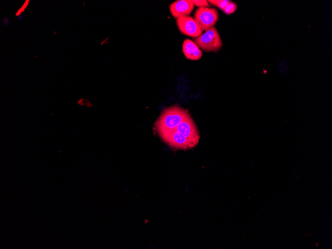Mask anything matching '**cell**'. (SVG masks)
Listing matches in <instances>:
<instances>
[{
  "instance_id": "6da1fadb",
  "label": "cell",
  "mask_w": 332,
  "mask_h": 249,
  "mask_svg": "<svg viewBox=\"0 0 332 249\" xmlns=\"http://www.w3.org/2000/svg\"><path fill=\"white\" fill-rule=\"evenodd\" d=\"M190 116L187 109L178 105L165 108L155 123L159 136L173 131L183 120Z\"/></svg>"
},
{
  "instance_id": "7a4b0ae2",
  "label": "cell",
  "mask_w": 332,
  "mask_h": 249,
  "mask_svg": "<svg viewBox=\"0 0 332 249\" xmlns=\"http://www.w3.org/2000/svg\"><path fill=\"white\" fill-rule=\"evenodd\" d=\"M193 40L199 48L206 52H217L223 45L219 34L214 26Z\"/></svg>"
},
{
  "instance_id": "3957f363",
  "label": "cell",
  "mask_w": 332,
  "mask_h": 249,
  "mask_svg": "<svg viewBox=\"0 0 332 249\" xmlns=\"http://www.w3.org/2000/svg\"><path fill=\"white\" fill-rule=\"evenodd\" d=\"M194 19L203 31H206L218 21V12L215 8L200 7L196 10Z\"/></svg>"
},
{
  "instance_id": "277c9868",
  "label": "cell",
  "mask_w": 332,
  "mask_h": 249,
  "mask_svg": "<svg viewBox=\"0 0 332 249\" xmlns=\"http://www.w3.org/2000/svg\"><path fill=\"white\" fill-rule=\"evenodd\" d=\"M167 144L176 149H187L195 145L180 133L172 131L160 136Z\"/></svg>"
},
{
  "instance_id": "5b68a950",
  "label": "cell",
  "mask_w": 332,
  "mask_h": 249,
  "mask_svg": "<svg viewBox=\"0 0 332 249\" xmlns=\"http://www.w3.org/2000/svg\"><path fill=\"white\" fill-rule=\"evenodd\" d=\"M173 131L180 133L195 146L198 143L199 140L198 131L190 115L183 120Z\"/></svg>"
},
{
  "instance_id": "8992f818",
  "label": "cell",
  "mask_w": 332,
  "mask_h": 249,
  "mask_svg": "<svg viewBox=\"0 0 332 249\" xmlns=\"http://www.w3.org/2000/svg\"><path fill=\"white\" fill-rule=\"evenodd\" d=\"M176 24L180 32L188 36L197 37L201 35L203 32L194 19L190 16L177 18Z\"/></svg>"
},
{
  "instance_id": "52a82bcc",
  "label": "cell",
  "mask_w": 332,
  "mask_h": 249,
  "mask_svg": "<svg viewBox=\"0 0 332 249\" xmlns=\"http://www.w3.org/2000/svg\"><path fill=\"white\" fill-rule=\"evenodd\" d=\"M194 7L193 0H176L169 5L170 11L172 15L176 18L189 16Z\"/></svg>"
},
{
  "instance_id": "ba28073f",
  "label": "cell",
  "mask_w": 332,
  "mask_h": 249,
  "mask_svg": "<svg viewBox=\"0 0 332 249\" xmlns=\"http://www.w3.org/2000/svg\"><path fill=\"white\" fill-rule=\"evenodd\" d=\"M182 52L185 57L191 60H198L202 56V51L195 43L189 39H186L182 44Z\"/></svg>"
},
{
  "instance_id": "9c48e42d",
  "label": "cell",
  "mask_w": 332,
  "mask_h": 249,
  "mask_svg": "<svg viewBox=\"0 0 332 249\" xmlns=\"http://www.w3.org/2000/svg\"><path fill=\"white\" fill-rule=\"evenodd\" d=\"M230 0H209L208 1L211 4L217 6L223 10Z\"/></svg>"
},
{
  "instance_id": "30bf717a",
  "label": "cell",
  "mask_w": 332,
  "mask_h": 249,
  "mask_svg": "<svg viewBox=\"0 0 332 249\" xmlns=\"http://www.w3.org/2000/svg\"><path fill=\"white\" fill-rule=\"evenodd\" d=\"M237 8V4L235 2L230 1L223 11L225 14L229 15L233 13Z\"/></svg>"
},
{
  "instance_id": "8fae6325",
  "label": "cell",
  "mask_w": 332,
  "mask_h": 249,
  "mask_svg": "<svg viewBox=\"0 0 332 249\" xmlns=\"http://www.w3.org/2000/svg\"><path fill=\"white\" fill-rule=\"evenodd\" d=\"M194 5L200 7H207L209 6V4L207 0H193Z\"/></svg>"
},
{
  "instance_id": "7c38bea8",
  "label": "cell",
  "mask_w": 332,
  "mask_h": 249,
  "mask_svg": "<svg viewBox=\"0 0 332 249\" xmlns=\"http://www.w3.org/2000/svg\"><path fill=\"white\" fill-rule=\"evenodd\" d=\"M29 0H26L23 4L21 6V7L18 10L17 12L15 14V15L16 16L19 15L21 13H22V12H23L25 10V9L27 7L28 3H29Z\"/></svg>"
}]
</instances>
